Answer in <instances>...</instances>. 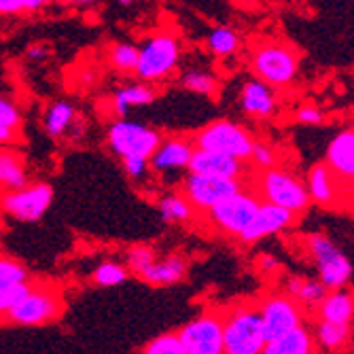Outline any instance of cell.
Listing matches in <instances>:
<instances>
[{"label":"cell","instance_id":"cell-1","mask_svg":"<svg viewBox=\"0 0 354 354\" xmlns=\"http://www.w3.org/2000/svg\"><path fill=\"white\" fill-rule=\"evenodd\" d=\"M221 320L225 354H261L266 346V335L257 301L244 299L227 308H221Z\"/></svg>","mask_w":354,"mask_h":354},{"label":"cell","instance_id":"cell-2","mask_svg":"<svg viewBox=\"0 0 354 354\" xmlns=\"http://www.w3.org/2000/svg\"><path fill=\"white\" fill-rule=\"evenodd\" d=\"M66 308L62 288L53 284H32L30 293L5 316L11 325L19 327H43L57 320Z\"/></svg>","mask_w":354,"mask_h":354},{"label":"cell","instance_id":"cell-3","mask_svg":"<svg viewBox=\"0 0 354 354\" xmlns=\"http://www.w3.org/2000/svg\"><path fill=\"white\" fill-rule=\"evenodd\" d=\"M254 193L261 202L280 206L293 214H301L310 208L306 185L295 174L286 172L278 166L270 170H261L259 178H257Z\"/></svg>","mask_w":354,"mask_h":354},{"label":"cell","instance_id":"cell-4","mask_svg":"<svg viewBox=\"0 0 354 354\" xmlns=\"http://www.w3.org/2000/svg\"><path fill=\"white\" fill-rule=\"evenodd\" d=\"M193 147L202 151H212V153H223L236 157L240 162H248V155L252 149V134L246 127L230 121V119H216L193 136Z\"/></svg>","mask_w":354,"mask_h":354},{"label":"cell","instance_id":"cell-5","mask_svg":"<svg viewBox=\"0 0 354 354\" xmlns=\"http://www.w3.org/2000/svg\"><path fill=\"white\" fill-rule=\"evenodd\" d=\"M308 252L318 272V280L325 284L327 291L344 288L352 278V263L348 254L325 234H310L306 238Z\"/></svg>","mask_w":354,"mask_h":354},{"label":"cell","instance_id":"cell-6","mask_svg":"<svg viewBox=\"0 0 354 354\" xmlns=\"http://www.w3.org/2000/svg\"><path fill=\"white\" fill-rule=\"evenodd\" d=\"M180 62V45L172 35H153L138 47V62L134 73L142 83L162 81L172 75Z\"/></svg>","mask_w":354,"mask_h":354},{"label":"cell","instance_id":"cell-7","mask_svg":"<svg viewBox=\"0 0 354 354\" xmlns=\"http://www.w3.org/2000/svg\"><path fill=\"white\" fill-rule=\"evenodd\" d=\"M252 73L270 87H288L297 79V53L280 43H263L252 51Z\"/></svg>","mask_w":354,"mask_h":354},{"label":"cell","instance_id":"cell-8","mask_svg":"<svg viewBox=\"0 0 354 354\" xmlns=\"http://www.w3.org/2000/svg\"><path fill=\"white\" fill-rule=\"evenodd\" d=\"M106 138L111 151L119 159H151L164 136L145 123L117 119L111 123Z\"/></svg>","mask_w":354,"mask_h":354},{"label":"cell","instance_id":"cell-9","mask_svg":"<svg viewBox=\"0 0 354 354\" xmlns=\"http://www.w3.org/2000/svg\"><path fill=\"white\" fill-rule=\"evenodd\" d=\"M259 206L261 200L257 198L254 191L240 189L234 196L214 204L206 212V216L212 227H216L221 234L230 238H240L242 232L248 227V223L252 221V216L257 214V210H259Z\"/></svg>","mask_w":354,"mask_h":354},{"label":"cell","instance_id":"cell-10","mask_svg":"<svg viewBox=\"0 0 354 354\" xmlns=\"http://www.w3.org/2000/svg\"><path fill=\"white\" fill-rule=\"evenodd\" d=\"M257 310H259L266 342L304 325L306 318V310L282 291H272L259 297L257 299Z\"/></svg>","mask_w":354,"mask_h":354},{"label":"cell","instance_id":"cell-11","mask_svg":"<svg viewBox=\"0 0 354 354\" xmlns=\"http://www.w3.org/2000/svg\"><path fill=\"white\" fill-rule=\"evenodd\" d=\"M187 354H225L221 310L210 308L176 331Z\"/></svg>","mask_w":354,"mask_h":354},{"label":"cell","instance_id":"cell-12","mask_svg":"<svg viewBox=\"0 0 354 354\" xmlns=\"http://www.w3.org/2000/svg\"><path fill=\"white\" fill-rule=\"evenodd\" d=\"M240 189H244V183L240 178H216L189 172L183 180L180 193L187 198L191 208L196 210V214H206L214 204L234 196Z\"/></svg>","mask_w":354,"mask_h":354},{"label":"cell","instance_id":"cell-13","mask_svg":"<svg viewBox=\"0 0 354 354\" xmlns=\"http://www.w3.org/2000/svg\"><path fill=\"white\" fill-rule=\"evenodd\" d=\"M53 202V187L49 183H28L21 189L7 191L0 202L7 214L24 223H37L45 216Z\"/></svg>","mask_w":354,"mask_h":354},{"label":"cell","instance_id":"cell-14","mask_svg":"<svg viewBox=\"0 0 354 354\" xmlns=\"http://www.w3.org/2000/svg\"><path fill=\"white\" fill-rule=\"evenodd\" d=\"M306 191H308V198L310 202H314L320 208H339L344 206V187L350 189L348 185H344L325 162L314 164L308 170L306 176Z\"/></svg>","mask_w":354,"mask_h":354},{"label":"cell","instance_id":"cell-15","mask_svg":"<svg viewBox=\"0 0 354 354\" xmlns=\"http://www.w3.org/2000/svg\"><path fill=\"white\" fill-rule=\"evenodd\" d=\"M295 221H297V214L288 212L280 206L261 202L259 210H257V214L252 216L248 227L242 232V236L238 240L244 244H257L268 236H274V234H280L288 227H293Z\"/></svg>","mask_w":354,"mask_h":354},{"label":"cell","instance_id":"cell-16","mask_svg":"<svg viewBox=\"0 0 354 354\" xmlns=\"http://www.w3.org/2000/svg\"><path fill=\"white\" fill-rule=\"evenodd\" d=\"M189 172L204 174V176H216V178H240L246 174V162H240L236 157L223 155V153H212V151H202L196 149L189 162Z\"/></svg>","mask_w":354,"mask_h":354},{"label":"cell","instance_id":"cell-17","mask_svg":"<svg viewBox=\"0 0 354 354\" xmlns=\"http://www.w3.org/2000/svg\"><path fill=\"white\" fill-rule=\"evenodd\" d=\"M196 151L191 140L185 138H162L159 147L149 159L151 170L159 174H168V172H183L189 168L191 155Z\"/></svg>","mask_w":354,"mask_h":354},{"label":"cell","instance_id":"cell-18","mask_svg":"<svg viewBox=\"0 0 354 354\" xmlns=\"http://www.w3.org/2000/svg\"><path fill=\"white\" fill-rule=\"evenodd\" d=\"M240 106L252 119H270L278 111L276 91L259 79H248L240 91Z\"/></svg>","mask_w":354,"mask_h":354},{"label":"cell","instance_id":"cell-19","mask_svg":"<svg viewBox=\"0 0 354 354\" xmlns=\"http://www.w3.org/2000/svg\"><path fill=\"white\" fill-rule=\"evenodd\" d=\"M325 164L342 183L352 187V176H354V130L352 127H346V130L333 136V140L327 147Z\"/></svg>","mask_w":354,"mask_h":354},{"label":"cell","instance_id":"cell-20","mask_svg":"<svg viewBox=\"0 0 354 354\" xmlns=\"http://www.w3.org/2000/svg\"><path fill=\"white\" fill-rule=\"evenodd\" d=\"M157 98V91L149 83H130L119 87L111 98V111L117 119H123L132 109L149 106Z\"/></svg>","mask_w":354,"mask_h":354},{"label":"cell","instance_id":"cell-21","mask_svg":"<svg viewBox=\"0 0 354 354\" xmlns=\"http://www.w3.org/2000/svg\"><path fill=\"white\" fill-rule=\"evenodd\" d=\"M261 354H316V342L312 331L299 325L274 339H268Z\"/></svg>","mask_w":354,"mask_h":354},{"label":"cell","instance_id":"cell-22","mask_svg":"<svg viewBox=\"0 0 354 354\" xmlns=\"http://www.w3.org/2000/svg\"><path fill=\"white\" fill-rule=\"evenodd\" d=\"M187 270L189 263L183 254H168L164 259H155L138 278H142L153 286H168L180 282L187 276Z\"/></svg>","mask_w":354,"mask_h":354},{"label":"cell","instance_id":"cell-23","mask_svg":"<svg viewBox=\"0 0 354 354\" xmlns=\"http://www.w3.org/2000/svg\"><path fill=\"white\" fill-rule=\"evenodd\" d=\"M318 320H327V323H352L354 316V299L348 288H335L327 291V295L318 301L314 308Z\"/></svg>","mask_w":354,"mask_h":354},{"label":"cell","instance_id":"cell-24","mask_svg":"<svg viewBox=\"0 0 354 354\" xmlns=\"http://www.w3.org/2000/svg\"><path fill=\"white\" fill-rule=\"evenodd\" d=\"M28 185L26 159L17 149L0 147V191H15Z\"/></svg>","mask_w":354,"mask_h":354},{"label":"cell","instance_id":"cell-25","mask_svg":"<svg viewBox=\"0 0 354 354\" xmlns=\"http://www.w3.org/2000/svg\"><path fill=\"white\" fill-rule=\"evenodd\" d=\"M282 293L293 297L304 310L316 308L318 301L327 295L325 284L318 278H301V276H286L282 282Z\"/></svg>","mask_w":354,"mask_h":354},{"label":"cell","instance_id":"cell-26","mask_svg":"<svg viewBox=\"0 0 354 354\" xmlns=\"http://www.w3.org/2000/svg\"><path fill=\"white\" fill-rule=\"evenodd\" d=\"M314 342L318 348L327 352H339L348 346L352 337V323H327V320H318L314 329Z\"/></svg>","mask_w":354,"mask_h":354},{"label":"cell","instance_id":"cell-27","mask_svg":"<svg viewBox=\"0 0 354 354\" xmlns=\"http://www.w3.org/2000/svg\"><path fill=\"white\" fill-rule=\"evenodd\" d=\"M75 121H77V109L66 100H57L47 109L43 125L51 138H59L71 130Z\"/></svg>","mask_w":354,"mask_h":354},{"label":"cell","instance_id":"cell-28","mask_svg":"<svg viewBox=\"0 0 354 354\" xmlns=\"http://www.w3.org/2000/svg\"><path fill=\"white\" fill-rule=\"evenodd\" d=\"M157 208L162 218L170 225H183L196 218V210L191 208V204L187 202L183 193H168V196L159 198Z\"/></svg>","mask_w":354,"mask_h":354},{"label":"cell","instance_id":"cell-29","mask_svg":"<svg viewBox=\"0 0 354 354\" xmlns=\"http://www.w3.org/2000/svg\"><path fill=\"white\" fill-rule=\"evenodd\" d=\"M206 45H208L212 55L230 57V55L238 53V49H240V35L230 26H218V28L210 30Z\"/></svg>","mask_w":354,"mask_h":354},{"label":"cell","instance_id":"cell-30","mask_svg":"<svg viewBox=\"0 0 354 354\" xmlns=\"http://www.w3.org/2000/svg\"><path fill=\"white\" fill-rule=\"evenodd\" d=\"M180 85L193 93L208 95V98H214L218 93V81L206 71H187L180 79Z\"/></svg>","mask_w":354,"mask_h":354},{"label":"cell","instance_id":"cell-31","mask_svg":"<svg viewBox=\"0 0 354 354\" xmlns=\"http://www.w3.org/2000/svg\"><path fill=\"white\" fill-rule=\"evenodd\" d=\"M111 64L117 73H134L136 62H138V45L132 43H115L109 51Z\"/></svg>","mask_w":354,"mask_h":354},{"label":"cell","instance_id":"cell-32","mask_svg":"<svg viewBox=\"0 0 354 354\" xmlns=\"http://www.w3.org/2000/svg\"><path fill=\"white\" fill-rule=\"evenodd\" d=\"M127 276H130V270H127L123 263L102 261L98 268L93 270L91 280H93V284H98V286H117V284L125 282Z\"/></svg>","mask_w":354,"mask_h":354},{"label":"cell","instance_id":"cell-33","mask_svg":"<svg viewBox=\"0 0 354 354\" xmlns=\"http://www.w3.org/2000/svg\"><path fill=\"white\" fill-rule=\"evenodd\" d=\"M140 354H187L185 346L180 344L178 335L172 333H162L147 342L140 350Z\"/></svg>","mask_w":354,"mask_h":354},{"label":"cell","instance_id":"cell-34","mask_svg":"<svg viewBox=\"0 0 354 354\" xmlns=\"http://www.w3.org/2000/svg\"><path fill=\"white\" fill-rule=\"evenodd\" d=\"M30 288H32L30 280L11 284L7 288H0V320H5V316L30 293Z\"/></svg>","mask_w":354,"mask_h":354},{"label":"cell","instance_id":"cell-35","mask_svg":"<svg viewBox=\"0 0 354 354\" xmlns=\"http://www.w3.org/2000/svg\"><path fill=\"white\" fill-rule=\"evenodd\" d=\"M248 162H250L254 168H259V170L276 168V166H278V151H276V147H272L270 142L254 140V142H252V149H250V155H248Z\"/></svg>","mask_w":354,"mask_h":354},{"label":"cell","instance_id":"cell-36","mask_svg":"<svg viewBox=\"0 0 354 354\" xmlns=\"http://www.w3.org/2000/svg\"><path fill=\"white\" fill-rule=\"evenodd\" d=\"M157 259V252L151 248V246H142V244H138V246H132L130 250H127V254H125V261H127V270H130V274H136V276H140L153 261Z\"/></svg>","mask_w":354,"mask_h":354},{"label":"cell","instance_id":"cell-37","mask_svg":"<svg viewBox=\"0 0 354 354\" xmlns=\"http://www.w3.org/2000/svg\"><path fill=\"white\" fill-rule=\"evenodd\" d=\"M28 280V270L9 257H0V288H7L11 284Z\"/></svg>","mask_w":354,"mask_h":354},{"label":"cell","instance_id":"cell-38","mask_svg":"<svg viewBox=\"0 0 354 354\" xmlns=\"http://www.w3.org/2000/svg\"><path fill=\"white\" fill-rule=\"evenodd\" d=\"M19 123H21V115H19L17 106L11 100L0 95V125L9 127V130H17Z\"/></svg>","mask_w":354,"mask_h":354},{"label":"cell","instance_id":"cell-39","mask_svg":"<svg viewBox=\"0 0 354 354\" xmlns=\"http://www.w3.org/2000/svg\"><path fill=\"white\" fill-rule=\"evenodd\" d=\"M123 162V170H125V174L130 176V178H134V180H145L147 178V174L151 172V166H149V159H121Z\"/></svg>","mask_w":354,"mask_h":354},{"label":"cell","instance_id":"cell-40","mask_svg":"<svg viewBox=\"0 0 354 354\" xmlns=\"http://www.w3.org/2000/svg\"><path fill=\"white\" fill-rule=\"evenodd\" d=\"M295 119L301 125H320V123H325V113L314 104H306L297 111Z\"/></svg>","mask_w":354,"mask_h":354},{"label":"cell","instance_id":"cell-41","mask_svg":"<svg viewBox=\"0 0 354 354\" xmlns=\"http://www.w3.org/2000/svg\"><path fill=\"white\" fill-rule=\"evenodd\" d=\"M259 270H261V274H278L280 261L276 259L274 254H270V252H261V257H259Z\"/></svg>","mask_w":354,"mask_h":354},{"label":"cell","instance_id":"cell-42","mask_svg":"<svg viewBox=\"0 0 354 354\" xmlns=\"http://www.w3.org/2000/svg\"><path fill=\"white\" fill-rule=\"evenodd\" d=\"M24 11L21 0H0V15H17Z\"/></svg>","mask_w":354,"mask_h":354},{"label":"cell","instance_id":"cell-43","mask_svg":"<svg viewBox=\"0 0 354 354\" xmlns=\"http://www.w3.org/2000/svg\"><path fill=\"white\" fill-rule=\"evenodd\" d=\"M24 3V11L32 13V11H39L43 7H47L49 3H53V0H21Z\"/></svg>","mask_w":354,"mask_h":354},{"label":"cell","instance_id":"cell-44","mask_svg":"<svg viewBox=\"0 0 354 354\" xmlns=\"http://www.w3.org/2000/svg\"><path fill=\"white\" fill-rule=\"evenodd\" d=\"M45 55H47V49L43 45H32V47H28V57H32V59H43Z\"/></svg>","mask_w":354,"mask_h":354},{"label":"cell","instance_id":"cell-45","mask_svg":"<svg viewBox=\"0 0 354 354\" xmlns=\"http://www.w3.org/2000/svg\"><path fill=\"white\" fill-rule=\"evenodd\" d=\"M13 132H15V130H9V127L0 125V145H7V142H11V138H13Z\"/></svg>","mask_w":354,"mask_h":354},{"label":"cell","instance_id":"cell-46","mask_svg":"<svg viewBox=\"0 0 354 354\" xmlns=\"http://www.w3.org/2000/svg\"><path fill=\"white\" fill-rule=\"evenodd\" d=\"M64 3H68V5H79V7H83V5H93V3H98V0H64Z\"/></svg>","mask_w":354,"mask_h":354},{"label":"cell","instance_id":"cell-47","mask_svg":"<svg viewBox=\"0 0 354 354\" xmlns=\"http://www.w3.org/2000/svg\"><path fill=\"white\" fill-rule=\"evenodd\" d=\"M119 3H121V5H130V3H132V0H119Z\"/></svg>","mask_w":354,"mask_h":354}]
</instances>
